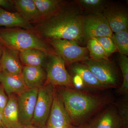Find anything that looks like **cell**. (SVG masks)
Masks as SVG:
<instances>
[{"mask_svg": "<svg viewBox=\"0 0 128 128\" xmlns=\"http://www.w3.org/2000/svg\"><path fill=\"white\" fill-rule=\"evenodd\" d=\"M49 56L46 64L45 84L72 88L73 80L66 68L64 60L57 54H52Z\"/></svg>", "mask_w": 128, "mask_h": 128, "instance_id": "obj_5", "label": "cell"}, {"mask_svg": "<svg viewBox=\"0 0 128 128\" xmlns=\"http://www.w3.org/2000/svg\"><path fill=\"white\" fill-rule=\"evenodd\" d=\"M1 70L9 74L22 76V67L19 51L4 46L0 61Z\"/></svg>", "mask_w": 128, "mask_h": 128, "instance_id": "obj_13", "label": "cell"}, {"mask_svg": "<svg viewBox=\"0 0 128 128\" xmlns=\"http://www.w3.org/2000/svg\"><path fill=\"white\" fill-rule=\"evenodd\" d=\"M42 19L57 11L61 7L62 0H34Z\"/></svg>", "mask_w": 128, "mask_h": 128, "instance_id": "obj_21", "label": "cell"}, {"mask_svg": "<svg viewBox=\"0 0 128 128\" xmlns=\"http://www.w3.org/2000/svg\"><path fill=\"white\" fill-rule=\"evenodd\" d=\"M82 23L84 35L88 39L98 37H112L113 34L102 13L83 17Z\"/></svg>", "mask_w": 128, "mask_h": 128, "instance_id": "obj_8", "label": "cell"}, {"mask_svg": "<svg viewBox=\"0 0 128 128\" xmlns=\"http://www.w3.org/2000/svg\"><path fill=\"white\" fill-rule=\"evenodd\" d=\"M118 63L122 72L123 82L120 89L122 94L128 96V58L127 56L120 54Z\"/></svg>", "mask_w": 128, "mask_h": 128, "instance_id": "obj_24", "label": "cell"}, {"mask_svg": "<svg viewBox=\"0 0 128 128\" xmlns=\"http://www.w3.org/2000/svg\"><path fill=\"white\" fill-rule=\"evenodd\" d=\"M6 106L2 113L3 124L7 128H20L17 98L16 95L9 96Z\"/></svg>", "mask_w": 128, "mask_h": 128, "instance_id": "obj_17", "label": "cell"}, {"mask_svg": "<svg viewBox=\"0 0 128 128\" xmlns=\"http://www.w3.org/2000/svg\"><path fill=\"white\" fill-rule=\"evenodd\" d=\"M16 27L34 31L32 24L28 22L18 12H10L0 7V27Z\"/></svg>", "mask_w": 128, "mask_h": 128, "instance_id": "obj_18", "label": "cell"}, {"mask_svg": "<svg viewBox=\"0 0 128 128\" xmlns=\"http://www.w3.org/2000/svg\"><path fill=\"white\" fill-rule=\"evenodd\" d=\"M38 91V88L28 89L17 97L19 121L22 125L32 124Z\"/></svg>", "mask_w": 128, "mask_h": 128, "instance_id": "obj_9", "label": "cell"}, {"mask_svg": "<svg viewBox=\"0 0 128 128\" xmlns=\"http://www.w3.org/2000/svg\"><path fill=\"white\" fill-rule=\"evenodd\" d=\"M72 125L60 96L55 92L50 114L44 128H71Z\"/></svg>", "mask_w": 128, "mask_h": 128, "instance_id": "obj_10", "label": "cell"}, {"mask_svg": "<svg viewBox=\"0 0 128 128\" xmlns=\"http://www.w3.org/2000/svg\"><path fill=\"white\" fill-rule=\"evenodd\" d=\"M1 69H0V70Z\"/></svg>", "mask_w": 128, "mask_h": 128, "instance_id": "obj_35", "label": "cell"}, {"mask_svg": "<svg viewBox=\"0 0 128 128\" xmlns=\"http://www.w3.org/2000/svg\"><path fill=\"white\" fill-rule=\"evenodd\" d=\"M71 128H90L88 123L82 124L78 126L72 125Z\"/></svg>", "mask_w": 128, "mask_h": 128, "instance_id": "obj_30", "label": "cell"}, {"mask_svg": "<svg viewBox=\"0 0 128 128\" xmlns=\"http://www.w3.org/2000/svg\"><path fill=\"white\" fill-rule=\"evenodd\" d=\"M93 74L108 88H116L118 78L116 69L108 60H94L89 58L82 62Z\"/></svg>", "mask_w": 128, "mask_h": 128, "instance_id": "obj_7", "label": "cell"}, {"mask_svg": "<svg viewBox=\"0 0 128 128\" xmlns=\"http://www.w3.org/2000/svg\"><path fill=\"white\" fill-rule=\"evenodd\" d=\"M87 48L91 59L94 60H108L100 43L94 38H89L88 41Z\"/></svg>", "mask_w": 128, "mask_h": 128, "instance_id": "obj_23", "label": "cell"}, {"mask_svg": "<svg viewBox=\"0 0 128 128\" xmlns=\"http://www.w3.org/2000/svg\"><path fill=\"white\" fill-rule=\"evenodd\" d=\"M112 38L120 54L128 55V29L113 34Z\"/></svg>", "mask_w": 128, "mask_h": 128, "instance_id": "obj_22", "label": "cell"}, {"mask_svg": "<svg viewBox=\"0 0 128 128\" xmlns=\"http://www.w3.org/2000/svg\"><path fill=\"white\" fill-rule=\"evenodd\" d=\"M4 127H5V126H4L3 122H2V114L1 112H0V128Z\"/></svg>", "mask_w": 128, "mask_h": 128, "instance_id": "obj_33", "label": "cell"}, {"mask_svg": "<svg viewBox=\"0 0 128 128\" xmlns=\"http://www.w3.org/2000/svg\"><path fill=\"white\" fill-rule=\"evenodd\" d=\"M102 14L107 20L112 32L116 33L128 28V12L124 8L107 5Z\"/></svg>", "mask_w": 128, "mask_h": 128, "instance_id": "obj_11", "label": "cell"}, {"mask_svg": "<svg viewBox=\"0 0 128 128\" xmlns=\"http://www.w3.org/2000/svg\"><path fill=\"white\" fill-rule=\"evenodd\" d=\"M71 71L77 77L81 79L86 86L94 89L104 90L108 89L94 76L86 65L76 62L70 64Z\"/></svg>", "mask_w": 128, "mask_h": 128, "instance_id": "obj_16", "label": "cell"}, {"mask_svg": "<svg viewBox=\"0 0 128 128\" xmlns=\"http://www.w3.org/2000/svg\"><path fill=\"white\" fill-rule=\"evenodd\" d=\"M0 6L8 9H11L15 7L13 0H0Z\"/></svg>", "mask_w": 128, "mask_h": 128, "instance_id": "obj_29", "label": "cell"}, {"mask_svg": "<svg viewBox=\"0 0 128 128\" xmlns=\"http://www.w3.org/2000/svg\"><path fill=\"white\" fill-rule=\"evenodd\" d=\"M0 41L4 46L18 51L30 48L41 50L51 54L50 48L35 32L21 28L0 29Z\"/></svg>", "mask_w": 128, "mask_h": 128, "instance_id": "obj_3", "label": "cell"}, {"mask_svg": "<svg viewBox=\"0 0 128 128\" xmlns=\"http://www.w3.org/2000/svg\"><path fill=\"white\" fill-rule=\"evenodd\" d=\"M48 41L65 64L70 65L89 59L87 48L80 46L75 41L61 39L50 40Z\"/></svg>", "mask_w": 128, "mask_h": 128, "instance_id": "obj_6", "label": "cell"}, {"mask_svg": "<svg viewBox=\"0 0 128 128\" xmlns=\"http://www.w3.org/2000/svg\"><path fill=\"white\" fill-rule=\"evenodd\" d=\"M55 92L54 86L50 84H44L38 88L32 125L38 128H44L51 110Z\"/></svg>", "mask_w": 128, "mask_h": 128, "instance_id": "obj_4", "label": "cell"}, {"mask_svg": "<svg viewBox=\"0 0 128 128\" xmlns=\"http://www.w3.org/2000/svg\"><path fill=\"white\" fill-rule=\"evenodd\" d=\"M13 2L17 12L28 22H38L42 20L34 0H15Z\"/></svg>", "mask_w": 128, "mask_h": 128, "instance_id": "obj_19", "label": "cell"}, {"mask_svg": "<svg viewBox=\"0 0 128 128\" xmlns=\"http://www.w3.org/2000/svg\"><path fill=\"white\" fill-rule=\"evenodd\" d=\"M22 76L28 89L39 88L44 84L46 80V73L43 67L24 66Z\"/></svg>", "mask_w": 128, "mask_h": 128, "instance_id": "obj_15", "label": "cell"}, {"mask_svg": "<svg viewBox=\"0 0 128 128\" xmlns=\"http://www.w3.org/2000/svg\"><path fill=\"white\" fill-rule=\"evenodd\" d=\"M82 7L95 12L101 13L107 6V1L104 0H79L76 1Z\"/></svg>", "mask_w": 128, "mask_h": 128, "instance_id": "obj_25", "label": "cell"}, {"mask_svg": "<svg viewBox=\"0 0 128 128\" xmlns=\"http://www.w3.org/2000/svg\"><path fill=\"white\" fill-rule=\"evenodd\" d=\"M6 128V127H2V128Z\"/></svg>", "mask_w": 128, "mask_h": 128, "instance_id": "obj_34", "label": "cell"}, {"mask_svg": "<svg viewBox=\"0 0 128 128\" xmlns=\"http://www.w3.org/2000/svg\"><path fill=\"white\" fill-rule=\"evenodd\" d=\"M100 43L105 52L107 58L117 50L115 44L112 37L104 36L94 38Z\"/></svg>", "mask_w": 128, "mask_h": 128, "instance_id": "obj_27", "label": "cell"}, {"mask_svg": "<svg viewBox=\"0 0 128 128\" xmlns=\"http://www.w3.org/2000/svg\"><path fill=\"white\" fill-rule=\"evenodd\" d=\"M4 45L2 44V42L0 41V61L1 59L2 56V50H3Z\"/></svg>", "mask_w": 128, "mask_h": 128, "instance_id": "obj_31", "label": "cell"}, {"mask_svg": "<svg viewBox=\"0 0 128 128\" xmlns=\"http://www.w3.org/2000/svg\"><path fill=\"white\" fill-rule=\"evenodd\" d=\"M126 96L117 104V108L122 122V128H128V101Z\"/></svg>", "mask_w": 128, "mask_h": 128, "instance_id": "obj_26", "label": "cell"}, {"mask_svg": "<svg viewBox=\"0 0 128 128\" xmlns=\"http://www.w3.org/2000/svg\"><path fill=\"white\" fill-rule=\"evenodd\" d=\"M0 83L8 97L12 95H20L28 88L21 75L11 74L0 70Z\"/></svg>", "mask_w": 128, "mask_h": 128, "instance_id": "obj_14", "label": "cell"}, {"mask_svg": "<svg viewBox=\"0 0 128 128\" xmlns=\"http://www.w3.org/2000/svg\"><path fill=\"white\" fill-rule=\"evenodd\" d=\"M61 7L38 22L34 31L41 38L72 40L78 43L85 37L83 16L75 12Z\"/></svg>", "mask_w": 128, "mask_h": 128, "instance_id": "obj_1", "label": "cell"}, {"mask_svg": "<svg viewBox=\"0 0 128 128\" xmlns=\"http://www.w3.org/2000/svg\"><path fill=\"white\" fill-rule=\"evenodd\" d=\"M9 97L6 94L2 86H0V112L2 114L3 110L6 106Z\"/></svg>", "mask_w": 128, "mask_h": 128, "instance_id": "obj_28", "label": "cell"}, {"mask_svg": "<svg viewBox=\"0 0 128 128\" xmlns=\"http://www.w3.org/2000/svg\"><path fill=\"white\" fill-rule=\"evenodd\" d=\"M43 50L36 48H30L19 51V56L24 66L43 67L49 56Z\"/></svg>", "mask_w": 128, "mask_h": 128, "instance_id": "obj_20", "label": "cell"}, {"mask_svg": "<svg viewBox=\"0 0 128 128\" xmlns=\"http://www.w3.org/2000/svg\"><path fill=\"white\" fill-rule=\"evenodd\" d=\"M58 94L74 126L88 123L106 102L101 97L73 88H63Z\"/></svg>", "mask_w": 128, "mask_h": 128, "instance_id": "obj_2", "label": "cell"}, {"mask_svg": "<svg viewBox=\"0 0 128 128\" xmlns=\"http://www.w3.org/2000/svg\"><path fill=\"white\" fill-rule=\"evenodd\" d=\"M20 128H38L33 125L30 124L28 125H22Z\"/></svg>", "mask_w": 128, "mask_h": 128, "instance_id": "obj_32", "label": "cell"}, {"mask_svg": "<svg viewBox=\"0 0 128 128\" xmlns=\"http://www.w3.org/2000/svg\"><path fill=\"white\" fill-rule=\"evenodd\" d=\"M88 124L90 128H122L117 108L112 106Z\"/></svg>", "mask_w": 128, "mask_h": 128, "instance_id": "obj_12", "label": "cell"}]
</instances>
